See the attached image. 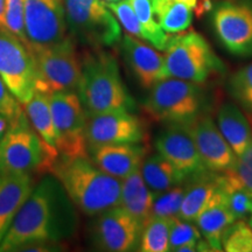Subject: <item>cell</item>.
Wrapping results in <instances>:
<instances>
[{"label":"cell","mask_w":252,"mask_h":252,"mask_svg":"<svg viewBox=\"0 0 252 252\" xmlns=\"http://www.w3.org/2000/svg\"><path fill=\"white\" fill-rule=\"evenodd\" d=\"M75 229L74 203L55 178L46 176L15 215L0 243V252L19 251L37 243L59 244L71 237Z\"/></svg>","instance_id":"obj_1"},{"label":"cell","mask_w":252,"mask_h":252,"mask_svg":"<svg viewBox=\"0 0 252 252\" xmlns=\"http://www.w3.org/2000/svg\"><path fill=\"white\" fill-rule=\"evenodd\" d=\"M49 173L74 206L88 216H97L121 203V180L103 172L89 157H59Z\"/></svg>","instance_id":"obj_2"},{"label":"cell","mask_w":252,"mask_h":252,"mask_svg":"<svg viewBox=\"0 0 252 252\" xmlns=\"http://www.w3.org/2000/svg\"><path fill=\"white\" fill-rule=\"evenodd\" d=\"M77 94L88 115L132 111L135 106L122 80L117 60L103 48L88 52L82 58Z\"/></svg>","instance_id":"obj_3"},{"label":"cell","mask_w":252,"mask_h":252,"mask_svg":"<svg viewBox=\"0 0 252 252\" xmlns=\"http://www.w3.org/2000/svg\"><path fill=\"white\" fill-rule=\"evenodd\" d=\"M206 94L201 84L167 77L150 89L143 104L147 118L157 123L185 125L204 112Z\"/></svg>","instance_id":"obj_4"},{"label":"cell","mask_w":252,"mask_h":252,"mask_svg":"<svg viewBox=\"0 0 252 252\" xmlns=\"http://www.w3.org/2000/svg\"><path fill=\"white\" fill-rule=\"evenodd\" d=\"M27 47L33 58L35 91L47 94L77 91L82 75V59L70 35L53 45Z\"/></svg>","instance_id":"obj_5"},{"label":"cell","mask_w":252,"mask_h":252,"mask_svg":"<svg viewBox=\"0 0 252 252\" xmlns=\"http://www.w3.org/2000/svg\"><path fill=\"white\" fill-rule=\"evenodd\" d=\"M60 153L41 139L26 117L0 139V173L33 174L50 172Z\"/></svg>","instance_id":"obj_6"},{"label":"cell","mask_w":252,"mask_h":252,"mask_svg":"<svg viewBox=\"0 0 252 252\" xmlns=\"http://www.w3.org/2000/svg\"><path fill=\"white\" fill-rule=\"evenodd\" d=\"M163 52L167 77L203 84L224 69L209 42L196 32L172 36Z\"/></svg>","instance_id":"obj_7"},{"label":"cell","mask_w":252,"mask_h":252,"mask_svg":"<svg viewBox=\"0 0 252 252\" xmlns=\"http://www.w3.org/2000/svg\"><path fill=\"white\" fill-rule=\"evenodd\" d=\"M64 11L69 35L75 41L93 49L122 41L121 25L104 0H64Z\"/></svg>","instance_id":"obj_8"},{"label":"cell","mask_w":252,"mask_h":252,"mask_svg":"<svg viewBox=\"0 0 252 252\" xmlns=\"http://www.w3.org/2000/svg\"><path fill=\"white\" fill-rule=\"evenodd\" d=\"M49 100L60 157H89L86 135L88 113L77 91L53 93Z\"/></svg>","instance_id":"obj_9"},{"label":"cell","mask_w":252,"mask_h":252,"mask_svg":"<svg viewBox=\"0 0 252 252\" xmlns=\"http://www.w3.org/2000/svg\"><path fill=\"white\" fill-rule=\"evenodd\" d=\"M217 40L230 54L252 56V0H220L210 9Z\"/></svg>","instance_id":"obj_10"},{"label":"cell","mask_w":252,"mask_h":252,"mask_svg":"<svg viewBox=\"0 0 252 252\" xmlns=\"http://www.w3.org/2000/svg\"><path fill=\"white\" fill-rule=\"evenodd\" d=\"M0 77L23 106L35 94L33 58L26 43L0 30Z\"/></svg>","instance_id":"obj_11"},{"label":"cell","mask_w":252,"mask_h":252,"mask_svg":"<svg viewBox=\"0 0 252 252\" xmlns=\"http://www.w3.org/2000/svg\"><path fill=\"white\" fill-rule=\"evenodd\" d=\"M24 11L28 45H53L68 36L64 0H24Z\"/></svg>","instance_id":"obj_12"},{"label":"cell","mask_w":252,"mask_h":252,"mask_svg":"<svg viewBox=\"0 0 252 252\" xmlns=\"http://www.w3.org/2000/svg\"><path fill=\"white\" fill-rule=\"evenodd\" d=\"M88 149L110 144L141 143L145 139V126L131 111H113L88 115Z\"/></svg>","instance_id":"obj_13"},{"label":"cell","mask_w":252,"mask_h":252,"mask_svg":"<svg viewBox=\"0 0 252 252\" xmlns=\"http://www.w3.org/2000/svg\"><path fill=\"white\" fill-rule=\"evenodd\" d=\"M141 226L121 206L97 215L93 228L96 247L103 251L127 252L134 250L140 241Z\"/></svg>","instance_id":"obj_14"},{"label":"cell","mask_w":252,"mask_h":252,"mask_svg":"<svg viewBox=\"0 0 252 252\" xmlns=\"http://www.w3.org/2000/svg\"><path fill=\"white\" fill-rule=\"evenodd\" d=\"M182 126L187 128L194 139L207 169L223 173L236 162L238 157L220 133L219 126L210 116L206 115V112Z\"/></svg>","instance_id":"obj_15"},{"label":"cell","mask_w":252,"mask_h":252,"mask_svg":"<svg viewBox=\"0 0 252 252\" xmlns=\"http://www.w3.org/2000/svg\"><path fill=\"white\" fill-rule=\"evenodd\" d=\"M156 149L186 178L204 171L194 139L187 128L179 124H168L156 139Z\"/></svg>","instance_id":"obj_16"},{"label":"cell","mask_w":252,"mask_h":252,"mask_svg":"<svg viewBox=\"0 0 252 252\" xmlns=\"http://www.w3.org/2000/svg\"><path fill=\"white\" fill-rule=\"evenodd\" d=\"M121 42L125 61L143 89L150 90L158 82L167 78L162 54L131 34L123 35Z\"/></svg>","instance_id":"obj_17"},{"label":"cell","mask_w":252,"mask_h":252,"mask_svg":"<svg viewBox=\"0 0 252 252\" xmlns=\"http://www.w3.org/2000/svg\"><path fill=\"white\" fill-rule=\"evenodd\" d=\"M88 153L94 165L103 172L123 180L140 168L147 149L139 143L110 144L90 147Z\"/></svg>","instance_id":"obj_18"},{"label":"cell","mask_w":252,"mask_h":252,"mask_svg":"<svg viewBox=\"0 0 252 252\" xmlns=\"http://www.w3.org/2000/svg\"><path fill=\"white\" fill-rule=\"evenodd\" d=\"M34 187L33 174L0 173V243Z\"/></svg>","instance_id":"obj_19"},{"label":"cell","mask_w":252,"mask_h":252,"mask_svg":"<svg viewBox=\"0 0 252 252\" xmlns=\"http://www.w3.org/2000/svg\"><path fill=\"white\" fill-rule=\"evenodd\" d=\"M220 174L209 169L187 178L184 200L178 214L179 219L195 223L220 189Z\"/></svg>","instance_id":"obj_20"},{"label":"cell","mask_w":252,"mask_h":252,"mask_svg":"<svg viewBox=\"0 0 252 252\" xmlns=\"http://www.w3.org/2000/svg\"><path fill=\"white\" fill-rule=\"evenodd\" d=\"M237 220L229 212L225 202V193L222 188L220 181V189L214 195L206 209L200 214L196 223L201 235L208 242L213 251H222V236L225 229Z\"/></svg>","instance_id":"obj_21"},{"label":"cell","mask_w":252,"mask_h":252,"mask_svg":"<svg viewBox=\"0 0 252 252\" xmlns=\"http://www.w3.org/2000/svg\"><path fill=\"white\" fill-rule=\"evenodd\" d=\"M156 193L145 184L140 168L122 180L121 203L133 219L139 223L141 229L152 216V208Z\"/></svg>","instance_id":"obj_22"},{"label":"cell","mask_w":252,"mask_h":252,"mask_svg":"<svg viewBox=\"0 0 252 252\" xmlns=\"http://www.w3.org/2000/svg\"><path fill=\"white\" fill-rule=\"evenodd\" d=\"M217 126L236 156L241 157L251 139L252 128L249 118L237 105L226 103L220 109Z\"/></svg>","instance_id":"obj_23"},{"label":"cell","mask_w":252,"mask_h":252,"mask_svg":"<svg viewBox=\"0 0 252 252\" xmlns=\"http://www.w3.org/2000/svg\"><path fill=\"white\" fill-rule=\"evenodd\" d=\"M200 4L201 0H153V8L162 30L168 34H178L188 30Z\"/></svg>","instance_id":"obj_24"},{"label":"cell","mask_w":252,"mask_h":252,"mask_svg":"<svg viewBox=\"0 0 252 252\" xmlns=\"http://www.w3.org/2000/svg\"><path fill=\"white\" fill-rule=\"evenodd\" d=\"M140 172L145 184L156 194L180 186L187 180L182 173L159 153L145 159Z\"/></svg>","instance_id":"obj_25"},{"label":"cell","mask_w":252,"mask_h":252,"mask_svg":"<svg viewBox=\"0 0 252 252\" xmlns=\"http://www.w3.org/2000/svg\"><path fill=\"white\" fill-rule=\"evenodd\" d=\"M24 109L31 125L37 132L41 139L45 141L50 149L58 151L55 125L52 108H50L49 94L35 91L34 96L25 104Z\"/></svg>","instance_id":"obj_26"},{"label":"cell","mask_w":252,"mask_h":252,"mask_svg":"<svg viewBox=\"0 0 252 252\" xmlns=\"http://www.w3.org/2000/svg\"><path fill=\"white\" fill-rule=\"evenodd\" d=\"M128 1L143 26L145 41L150 42L154 48L165 50L172 34L166 33L158 23L154 14L153 0H128Z\"/></svg>","instance_id":"obj_27"},{"label":"cell","mask_w":252,"mask_h":252,"mask_svg":"<svg viewBox=\"0 0 252 252\" xmlns=\"http://www.w3.org/2000/svg\"><path fill=\"white\" fill-rule=\"evenodd\" d=\"M172 219L152 216L144 225L140 235L139 250L141 252L169 251V231Z\"/></svg>","instance_id":"obj_28"},{"label":"cell","mask_w":252,"mask_h":252,"mask_svg":"<svg viewBox=\"0 0 252 252\" xmlns=\"http://www.w3.org/2000/svg\"><path fill=\"white\" fill-rule=\"evenodd\" d=\"M229 93L249 115H252V63L231 75Z\"/></svg>","instance_id":"obj_29"},{"label":"cell","mask_w":252,"mask_h":252,"mask_svg":"<svg viewBox=\"0 0 252 252\" xmlns=\"http://www.w3.org/2000/svg\"><path fill=\"white\" fill-rule=\"evenodd\" d=\"M222 249L226 252H252V228L243 220H235L222 236Z\"/></svg>","instance_id":"obj_30"},{"label":"cell","mask_w":252,"mask_h":252,"mask_svg":"<svg viewBox=\"0 0 252 252\" xmlns=\"http://www.w3.org/2000/svg\"><path fill=\"white\" fill-rule=\"evenodd\" d=\"M184 195L185 188L181 185L159 193V195L156 194L152 208V216L174 219L180 212Z\"/></svg>","instance_id":"obj_31"},{"label":"cell","mask_w":252,"mask_h":252,"mask_svg":"<svg viewBox=\"0 0 252 252\" xmlns=\"http://www.w3.org/2000/svg\"><path fill=\"white\" fill-rule=\"evenodd\" d=\"M202 239L200 230L194 222L179 219H172L169 231V251H176L185 244H196Z\"/></svg>","instance_id":"obj_32"},{"label":"cell","mask_w":252,"mask_h":252,"mask_svg":"<svg viewBox=\"0 0 252 252\" xmlns=\"http://www.w3.org/2000/svg\"><path fill=\"white\" fill-rule=\"evenodd\" d=\"M110 11L115 14L117 20L124 27V30L127 32V34H131L138 39L145 40V32L141 26L139 19L137 14L134 13L133 8L128 0H119L116 2H105Z\"/></svg>","instance_id":"obj_33"},{"label":"cell","mask_w":252,"mask_h":252,"mask_svg":"<svg viewBox=\"0 0 252 252\" xmlns=\"http://www.w3.org/2000/svg\"><path fill=\"white\" fill-rule=\"evenodd\" d=\"M0 113L8 121L9 128L18 126L27 117L23 104L19 102L13 93L8 89L0 77Z\"/></svg>","instance_id":"obj_34"},{"label":"cell","mask_w":252,"mask_h":252,"mask_svg":"<svg viewBox=\"0 0 252 252\" xmlns=\"http://www.w3.org/2000/svg\"><path fill=\"white\" fill-rule=\"evenodd\" d=\"M5 30L28 45L25 31L24 0H5Z\"/></svg>","instance_id":"obj_35"},{"label":"cell","mask_w":252,"mask_h":252,"mask_svg":"<svg viewBox=\"0 0 252 252\" xmlns=\"http://www.w3.org/2000/svg\"><path fill=\"white\" fill-rule=\"evenodd\" d=\"M222 188L225 193V202L229 212L236 220H242L245 216L252 215V196L249 195L243 189L230 188L223 181L220 174Z\"/></svg>","instance_id":"obj_36"},{"label":"cell","mask_w":252,"mask_h":252,"mask_svg":"<svg viewBox=\"0 0 252 252\" xmlns=\"http://www.w3.org/2000/svg\"><path fill=\"white\" fill-rule=\"evenodd\" d=\"M222 178L228 187L243 189L252 196V168L239 161L238 158L234 165L222 173Z\"/></svg>","instance_id":"obj_37"},{"label":"cell","mask_w":252,"mask_h":252,"mask_svg":"<svg viewBox=\"0 0 252 252\" xmlns=\"http://www.w3.org/2000/svg\"><path fill=\"white\" fill-rule=\"evenodd\" d=\"M249 121H250L251 128H252V115L249 116ZM238 160L252 168V133H251V139L249 141L247 150L244 151V153L242 154L241 157H238Z\"/></svg>","instance_id":"obj_38"},{"label":"cell","mask_w":252,"mask_h":252,"mask_svg":"<svg viewBox=\"0 0 252 252\" xmlns=\"http://www.w3.org/2000/svg\"><path fill=\"white\" fill-rule=\"evenodd\" d=\"M8 128H9L8 121L1 115V113H0V139L4 137V134L8 131Z\"/></svg>","instance_id":"obj_39"},{"label":"cell","mask_w":252,"mask_h":252,"mask_svg":"<svg viewBox=\"0 0 252 252\" xmlns=\"http://www.w3.org/2000/svg\"><path fill=\"white\" fill-rule=\"evenodd\" d=\"M0 30H5V0H0Z\"/></svg>","instance_id":"obj_40"},{"label":"cell","mask_w":252,"mask_h":252,"mask_svg":"<svg viewBox=\"0 0 252 252\" xmlns=\"http://www.w3.org/2000/svg\"><path fill=\"white\" fill-rule=\"evenodd\" d=\"M197 251V243L196 244H185L182 247L178 248L175 252H195Z\"/></svg>","instance_id":"obj_41"},{"label":"cell","mask_w":252,"mask_h":252,"mask_svg":"<svg viewBox=\"0 0 252 252\" xmlns=\"http://www.w3.org/2000/svg\"><path fill=\"white\" fill-rule=\"evenodd\" d=\"M105 2H116V1H119V0H104Z\"/></svg>","instance_id":"obj_42"},{"label":"cell","mask_w":252,"mask_h":252,"mask_svg":"<svg viewBox=\"0 0 252 252\" xmlns=\"http://www.w3.org/2000/svg\"><path fill=\"white\" fill-rule=\"evenodd\" d=\"M250 226L252 228V215H251V217H250Z\"/></svg>","instance_id":"obj_43"}]
</instances>
